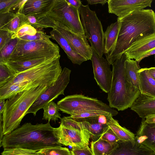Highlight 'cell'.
Returning a JSON list of instances; mask_svg holds the SVG:
<instances>
[{
  "mask_svg": "<svg viewBox=\"0 0 155 155\" xmlns=\"http://www.w3.org/2000/svg\"><path fill=\"white\" fill-rule=\"evenodd\" d=\"M116 44L112 50L105 54L110 65L133 43L155 33V12L152 9L135 11L121 18Z\"/></svg>",
  "mask_w": 155,
  "mask_h": 155,
  "instance_id": "6da1fadb",
  "label": "cell"
},
{
  "mask_svg": "<svg viewBox=\"0 0 155 155\" xmlns=\"http://www.w3.org/2000/svg\"><path fill=\"white\" fill-rule=\"evenodd\" d=\"M71 70L64 67L58 78L55 84L49 87L41 94L27 112L26 115L32 114L35 116L37 112L43 108L49 102L57 98L60 95H64V91L70 81Z\"/></svg>",
  "mask_w": 155,
  "mask_h": 155,
  "instance_id": "30bf717a",
  "label": "cell"
},
{
  "mask_svg": "<svg viewBox=\"0 0 155 155\" xmlns=\"http://www.w3.org/2000/svg\"><path fill=\"white\" fill-rule=\"evenodd\" d=\"M59 54V46L50 38L31 41L19 38L17 46L7 61H22Z\"/></svg>",
  "mask_w": 155,
  "mask_h": 155,
  "instance_id": "52a82bcc",
  "label": "cell"
},
{
  "mask_svg": "<svg viewBox=\"0 0 155 155\" xmlns=\"http://www.w3.org/2000/svg\"><path fill=\"white\" fill-rule=\"evenodd\" d=\"M55 29L67 40L72 49L87 60H91L93 51L89 44L85 34L74 32L67 27L57 21Z\"/></svg>",
  "mask_w": 155,
  "mask_h": 155,
  "instance_id": "8fae6325",
  "label": "cell"
},
{
  "mask_svg": "<svg viewBox=\"0 0 155 155\" xmlns=\"http://www.w3.org/2000/svg\"><path fill=\"white\" fill-rule=\"evenodd\" d=\"M125 77L127 81L139 89L138 71L140 69L135 60L127 58L124 62Z\"/></svg>",
  "mask_w": 155,
  "mask_h": 155,
  "instance_id": "4316f807",
  "label": "cell"
},
{
  "mask_svg": "<svg viewBox=\"0 0 155 155\" xmlns=\"http://www.w3.org/2000/svg\"><path fill=\"white\" fill-rule=\"evenodd\" d=\"M50 35H48L44 32L38 30L36 34L33 35H26L20 38L19 39L27 41H38L47 38H50Z\"/></svg>",
  "mask_w": 155,
  "mask_h": 155,
  "instance_id": "74e56055",
  "label": "cell"
},
{
  "mask_svg": "<svg viewBox=\"0 0 155 155\" xmlns=\"http://www.w3.org/2000/svg\"><path fill=\"white\" fill-rule=\"evenodd\" d=\"M37 151L20 148L4 149L1 155H37Z\"/></svg>",
  "mask_w": 155,
  "mask_h": 155,
  "instance_id": "e575fe53",
  "label": "cell"
},
{
  "mask_svg": "<svg viewBox=\"0 0 155 155\" xmlns=\"http://www.w3.org/2000/svg\"><path fill=\"white\" fill-rule=\"evenodd\" d=\"M112 115L110 114L106 116V124L112 130L119 140L123 142H136V136L130 131L119 124L117 120L114 119Z\"/></svg>",
  "mask_w": 155,
  "mask_h": 155,
  "instance_id": "603a6c76",
  "label": "cell"
},
{
  "mask_svg": "<svg viewBox=\"0 0 155 155\" xmlns=\"http://www.w3.org/2000/svg\"><path fill=\"white\" fill-rule=\"evenodd\" d=\"M79 11L85 35L93 50L99 56L102 57L104 54V32L101 21L88 5L82 4Z\"/></svg>",
  "mask_w": 155,
  "mask_h": 155,
  "instance_id": "ba28073f",
  "label": "cell"
},
{
  "mask_svg": "<svg viewBox=\"0 0 155 155\" xmlns=\"http://www.w3.org/2000/svg\"><path fill=\"white\" fill-rule=\"evenodd\" d=\"M27 0H18L10 10V12L14 13H21L25 4Z\"/></svg>",
  "mask_w": 155,
  "mask_h": 155,
  "instance_id": "b9f144b4",
  "label": "cell"
},
{
  "mask_svg": "<svg viewBox=\"0 0 155 155\" xmlns=\"http://www.w3.org/2000/svg\"><path fill=\"white\" fill-rule=\"evenodd\" d=\"M125 53L118 57L112 64V79L111 88L108 93L109 106L118 111L130 108L140 94V90L129 83L125 73Z\"/></svg>",
  "mask_w": 155,
  "mask_h": 155,
  "instance_id": "277c9868",
  "label": "cell"
},
{
  "mask_svg": "<svg viewBox=\"0 0 155 155\" xmlns=\"http://www.w3.org/2000/svg\"><path fill=\"white\" fill-rule=\"evenodd\" d=\"M38 30L28 24H25L21 26L16 32L14 34L12 38H19L26 35H33L36 34Z\"/></svg>",
  "mask_w": 155,
  "mask_h": 155,
  "instance_id": "836d02e7",
  "label": "cell"
},
{
  "mask_svg": "<svg viewBox=\"0 0 155 155\" xmlns=\"http://www.w3.org/2000/svg\"><path fill=\"white\" fill-rule=\"evenodd\" d=\"M144 120L146 122L148 123L155 124V114L148 116Z\"/></svg>",
  "mask_w": 155,
  "mask_h": 155,
  "instance_id": "f6af8a7d",
  "label": "cell"
},
{
  "mask_svg": "<svg viewBox=\"0 0 155 155\" xmlns=\"http://www.w3.org/2000/svg\"><path fill=\"white\" fill-rule=\"evenodd\" d=\"M155 55V49L152 51L150 52H149L148 53L147 55H146L144 57V58L148 57L150 56H151L152 55Z\"/></svg>",
  "mask_w": 155,
  "mask_h": 155,
  "instance_id": "681fc988",
  "label": "cell"
},
{
  "mask_svg": "<svg viewBox=\"0 0 155 155\" xmlns=\"http://www.w3.org/2000/svg\"><path fill=\"white\" fill-rule=\"evenodd\" d=\"M0 145L4 149L20 148L36 151L63 146L59 142L57 128L52 127L49 122L35 125L25 123L4 135Z\"/></svg>",
  "mask_w": 155,
  "mask_h": 155,
  "instance_id": "7a4b0ae2",
  "label": "cell"
},
{
  "mask_svg": "<svg viewBox=\"0 0 155 155\" xmlns=\"http://www.w3.org/2000/svg\"><path fill=\"white\" fill-rule=\"evenodd\" d=\"M155 49V33L132 44L125 52L127 58L134 59L139 64L144 57Z\"/></svg>",
  "mask_w": 155,
  "mask_h": 155,
  "instance_id": "9a60e30c",
  "label": "cell"
},
{
  "mask_svg": "<svg viewBox=\"0 0 155 155\" xmlns=\"http://www.w3.org/2000/svg\"><path fill=\"white\" fill-rule=\"evenodd\" d=\"M62 146L51 147L42 149L37 152V155H71L69 149Z\"/></svg>",
  "mask_w": 155,
  "mask_h": 155,
  "instance_id": "1f68e13d",
  "label": "cell"
},
{
  "mask_svg": "<svg viewBox=\"0 0 155 155\" xmlns=\"http://www.w3.org/2000/svg\"><path fill=\"white\" fill-rule=\"evenodd\" d=\"M14 34L8 31L0 29V50L12 39Z\"/></svg>",
  "mask_w": 155,
  "mask_h": 155,
  "instance_id": "ab89813d",
  "label": "cell"
},
{
  "mask_svg": "<svg viewBox=\"0 0 155 155\" xmlns=\"http://www.w3.org/2000/svg\"><path fill=\"white\" fill-rule=\"evenodd\" d=\"M88 3L90 5L100 4L102 5L107 3L108 0H87Z\"/></svg>",
  "mask_w": 155,
  "mask_h": 155,
  "instance_id": "ee69618b",
  "label": "cell"
},
{
  "mask_svg": "<svg viewBox=\"0 0 155 155\" xmlns=\"http://www.w3.org/2000/svg\"><path fill=\"white\" fill-rule=\"evenodd\" d=\"M37 21L34 28L37 30L44 28L56 27L57 21L47 15L40 17H36Z\"/></svg>",
  "mask_w": 155,
  "mask_h": 155,
  "instance_id": "d6a6232c",
  "label": "cell"
},
{
  "mask_svg": "<svg viewBox=\"0 0 155 155\" xmlns=\"http://www.w3.org/2000/svg\"><path fill=\"white\" fill-rule=\"evenodd\" d=\"M19 38L11 39L0 50V63H5L9 59L15 48Z\"/></svg>",
  "mask_w": 155,
  "mask_h": 155,
  "instance_id": "f546056e",
  "label": "cell"
},
{
  "mask_svg": "<svg viewBox=\"0 0 155 155\" xmlns=\"http://www.w3.org/2000/svg\"><path fill=\"white\" fill-rule=\"evenodd\" d=\"M43 109L42 120H48L49 122L50 120L55 122L58 120V118L60 119L61 118L58 107L53 101L49 102Z\"/></svg>",
  "mask_w": 155,
  "mask_h": 155,
  "instance_id": "f1b7e54d",
  "label": "cell"
},
{
  "mask_svg": "<svg viewBox=\"0 0 155 155\" xmlns=\"http://www.w3.org/2000/svg\"><path fill=\"white\" fill-rule=\"evenodd\" d=\"M70 151L71 155H93L89 146L81 149L72 148Z\"/></svg>",
  "mask_w": 155,
  "mask_h": 155,
  "instance_id": "60d3db41",
  "label": "cell"
},
{
  "mask_svg": "<svg viewBox=\"0 0 155 155\" xmlns=\"http://www.w3.org/2000/svg\"><path fill=\"white\" fill-rule=\"evenodd\" d=\"M118 146V142L111 143L99 138L91 141L90 148L93 155H110Z\"/></svg>",
  "mask_w": 155,
  "mask_h": 155,
  "instance_id": "484cf974",
  "label": "cell"
},
{
  "mask_svg": "<svg viewBox=\"0 0 155 155\" xmlns=\"http://www.w3.org/2000/svg\"><path fill=\"white\" fill-rule=\"evenodd\" d=\"M152 0H108V12L121 18L135 11L150 7Z\"/></svg>",
  "mask_w": 155,
  "mask_h": 155,
  "instance_id": "5bb4252c",
  "label": "cell"
},
{
  "mask_svg": "<svg viewBox=\"0 0 155 155\" xmlns=\"http://www.w3.org/2000/svg\"><path fill=\"white\" fill-rule=\"evenodd\" d=\"M66 1L78 10L80 9L82 5L81 2L80 0H66Z\"/></svg>",
  "mask_w": 155,
  "mask_h": 155,
  "instance_id": "7bdbcfd3",
  "label": "cell"
},
{
  "mask_svg": "<svg viewBox=\"0 0 155 155\" xmlns=\"http://www.w3.org/2000/svg\"><path fill=\"white\" fill-rule=\"evenodd\" d=\"M50 34L51 38L57 42L73 63L80 65L83 62L87 61L82 56L76 52L65 38L56 30L52 29Z\"/></svg>",
  "mask_w": 155,
  "mask_h": 155,
  "instance_id": "44dd1931",
  "label": "cell"
},
{
  "mask_svg": "<svg viewBox=\"0 0 155 155\" xmlns=\"http://www.w3.org/2000/svg\"><path fill=\"white\" fill-rule=\"evenodd\" d=\"M138 73L140 93L155 97V80L150 74L148 68L140 69Z\"/></svg>",
  "mask_w": 155,
  "mask_h": 155,
  "instance_id": "cb8c5ba5",
  "label": "cell"
},
{
  "mask_svg": "<svg viewBox=\"0 0 155 155\" xmlns=\"http://www.w3.org/2000/svg\"><path fill=\"white\" fill-rule=\"evenodd\" d=\"M148 70L150 75L155 80V67L148 68Z\"/></svg>",
  "mask_w": 155,
  "mask_h": 155,
  "instance_id": "c3c4849f",
  "label": "cell"
},
{
  "mask_svg": "<svg viewBox=\"0 0 155 155\" xmlns=\"http://www.w3.org/2000/svg\"><path fill=\"white\" fill-rule=\"evenodd\" d=\"M154 58H155V55Z\"/></svg>",
  "mask_w": 155,
  "mask_h": 155,
  "instance_id": "f907efd6",
  "label": "cell"
},
{
  "mask_svg": "<svg viewBox=\"0 0 155 155\" xmlns=\"http://www.w3.org/2000/svg\"><path fill=\"white\" fill-rule=\"evenodd\" d=\"M28 24L26 16L11 12L0 14V29L15 34L22 25Z\"/></svg>",
  "mask_w": 155,
  "mask_h": 155,
  "instance_id": "e0dca14e",
  "label": "cell"
},
{
  "mask_svg": "<svg viewBox=\"0 0 155 155\" xmlns=\"http://www.w3.org/2000/svg\"><path fill=\"white\" fill-rule=\"evenodd\" d=\"M98 117L78 118L87 128L94 141L99 138L104 128L107 126L99 123Z\"/></svg>",
  "mask_w": 155,
  "mask_h": 155,
  "instance_id": "83f0119b",
  "label": "cell"
},
{
  "mask_svg": "<svg viewBox=\"0 0 155 155\" xmlns=\"http://www.w3.org/2000/svg\"><path fill=\"white\" fill-rule=\"evenodd\" d=\"M91 60L95 80L100 88L108 93L111 88L112 79L110 64L106 59L99 56L93 51Z\"/></svg>",
  "mask_w": 155,
  "mask_h": 155,
  "instance_id": "4fadbf2b",
  "label": "cell"
},
{
  "mask_svg": "<svg viewBox=\"0 0 155 155\" xmlns=\"http://www.w3.org/2000/svg\"><path fill=\"white\" fill-rule=\"evenodd\" d=\"M60 58L17 73L14 78L0 87V100H6L18 93L38 86H53L62 70Z\"/></svg>",
  "mask_w": 155,
  "mask_h": 155,
  "instance_id": "3957f363",
  "label": "cell"
},
{
  "mask_svg": "<svg viewBox=\"0 0 155 155\" xmlns=\"http://www.w3.org/2000/svg\"><path fill=\"white\" fill-rule=\"evenodd\" d=\"M136 139L155 153V124L148 123L142 120Z\"/></svg>",
  "mask_w": 155,
  "mask_h": 155,
  "instance_id": "ffe728a7",
  "label": "cell"
},
{
  "mask_svg": "<svg viewBox=\"0 0 155 155\" xmlns=\"http://www.w3.org/2000/svg\"><path fill=\"white\" fill-rule=\"evenodd\" d=\"M99 138L111 143L117 142L120 140L108 126L104 128L103 132Z\"/></svg>",
  "mask_w": 155,
  "mask_h": 155,
  "instance_id": "d590c367",
  "label": "cell"
},
{
  "mask_svg": "<svg viewBox=\"0 0 155 155\" xmlns=\"http://www.w3.org/2000/svg\"><path fill=\"white\" fill-rule=\"evenodd\" d=\"M60 54L22 61H8L5 63L17 73L24 71L44 63L60 57Z\"/></svg>",
  "mask_w": 155,
  "mask_h": 155,
  "instance_id": "7402d4cb",
  "label": "cell"
},
{
  "mask_svg": "<svg viewBox=\"0 0 155 155\" xmlns=\"http://www.w3.org/2000/svg\"><path fill=\"white\" fill-rule=\"evenodd\" d=\"M18 0H0V14L10 12V10Z\"/></svg>",
  "mask_w": 155,
  "mask_h": 155,
  "instance_id": "f35d334b",
  "label": "cell"
},
{
  "mask_svg": "<svg viewBox=\"0 0 155 155\" xmlns=\"http://www.w3.org/2000/svg\"><path fill=\"white\" fill-rule=\"evenodd\" d=\"M106 116L101 115L98 117V121L99 123L104 125L107 124Z\"/></svg>",
  "mask_w": 155,
  "mask_h": 155,
  "instance_id": "bcb514c9",
  "label": "cell"
},
{
  "mask_svg": "<svg viewBox=\"0 0 155 155\" xmlns=\"http://www.w3.org/2000/svg\"><path fill=\"white\" fill-rule=\"evenodd\" d=\"M60 110L63 113L74 115L90 111H101L115 116L118 112L109 105L97 98L81 94L68 95L57 103Z\"/></svg>",
  "mask_w": 155,
  "mask_h": 155,
  "instance_id": "8992f818",
  "label": "cell"
},
{
  "mask_svg": "<svg viewBox=\"0 0 155 155\" xmlns=\"http://www.w3.org/2000/svg\"><path fill=\"white\" fill-rule=\"evenodd\" d=\"M120 28V22L117 19L115 22L108 26L104 32V54H106L114 48L117 40Z\"/></svg>",
  "mask_w": 155,
  "mask_h": 155,
  "instance_id": "d4e9b609",
  "label": "cell"
},
{
  "mask_svg": "<svg viewBox=\"0 0 155 155\" xmlns=\"http://www.w3.org/2000/svg\"><path fill=\"white\" fill-rule=\"evenodd\" d=\"M48 87L44 85L38 86L18 93L6 100L2 114L4 136L19 127L28 110Z\"/></svg>",
  "mask_w": 155,
  "mask_h": 155,
  "instance_id": "5b68a950",
  "label": "cell"
},
{
  "mask_svg": "<svg viewBox=\"0 0 155 155\" xmlns=\"http://www.w3.org/2000/svg\"><path fill=\"white\" fill-rule=\"evenodd\" d=\"M54 1V0H27L21 13L25 16L42 17L47 15Z\"/></svg>",
  "mask_w": 155,
  "mask_h": 155,
  "instance_id": "d6986e66",
  "label": "cell"
},
{
  "mask_svg": "<svg viewBox=\"0 0 155 155\" xmlns=\"http://www.w3.org/2000/svg\"><path fill=\"white\" fill-rule=\"evenodd\" d=\"M130 108L144 120L147 117L155 114V97L140 93Z\"/></svg>",
  "mask_w": 155,
  "mask_h": 155,
  "instance_id": "2e32d148",
  "label": "cell"
},
{
  "mask_svg": "<svg viewBox=\"0 0 155 155\" xmlns=\"http://www.w3.org/2000/svg\"><path fill=\"white\" fill-rule=\"evenodd\" d=\"M110 114L101 111H90L81 112L70 116L73 118H80L97 117L101 115L107 116Z\"/></svg>",
  "mask_w": 155,
  "mask_h": 155,
  "instance_id": "8d00e7d4",
  "label": "cell"
},
{
  "mask_svg": "<svg viewBox=\"0 0 155 155\" xmlns=\"http://www.w3.org/2000/svg\"><path fill=\"white\" fill-rule=\"evenodd\" d=\"M118 141L119 146L110 155H155L151 150L138 142Z\"/></svg>",
  "mask_w": 155,
  "mask_h": 155,
  "instance_id": "ac0fdd59",
  "label": "cell"
},
{
  "mask_svg": "<svg viewBox=\"0 0 155 155\" xmlns=\"http://www.w3.org/2000/svg\"><path fill=\"white\" fill-rule=\"evenodd\" d=\"M6 100H0V114H2L4 110Z\"/></svg>",
  "mask_w": 155,
  "mask_h": 155,
  "instance_id": "7dc6e473",
  "label": "cell"
},
{
  "mask_svg": "<svg viewBox=\"0 0 155 155\" xmlns=\"http://www.w3.org/2000/svg\"><path fill=\"white\" fill-rule=\"evenodd\" d=\"M17 74L6 64L0 63V87L9 82Z\"/></svg>",
  "mask_w": 155,
  "mask_h": 155,
  "instance_id": "4dcf8cb0",
  "label": "cell"
},
{
  "mask_svg": "<svg viewBox=\"0 0 155 155\" xmlns=\"http://www.w3.org/2000/svg\"><path fill=\"white\" fill-rule=\"evenodd\" d=\"M57 128L59 142L72 148L81 149L89 146L90 133L65 127L61 124Z\"/></svg>",
  "mask_w": 155,
  "mask_h": 155,
  "instance_id": "7c38bea8",
  "label": "cell"
},
{
  "mask_svg": "<svg viewBox=\"0 0 155 155\" xmlns=\"http://www.w3.org/2000/svg\"><path fill=\"white\" fill-rule=\"evenodd\" d=\"M47 15L74 32L85 34L79 10L66 0H54Z\"/></svg>",
  "mask_w": 155,
  "mask_h": 155,
  "instance_id": "9c48e42d",
  "label": "cell"
}]
</instances>
